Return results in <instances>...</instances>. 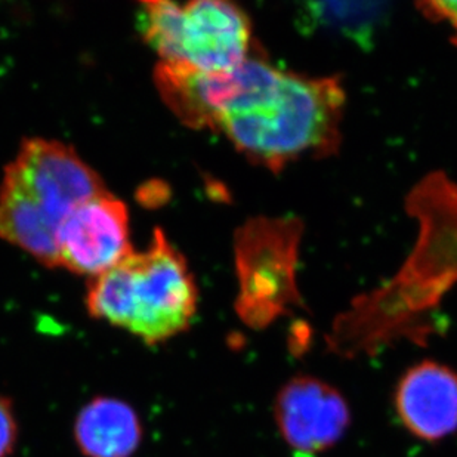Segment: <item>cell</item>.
Here are the masks:
<instances>
[{
    "label": "cell",
    "instance_id": "obj_1",
    "mask_svg": "<svg viewBox=\"0 0 457 457\" xmlns=\"http://www.w3.org/2000/svg\"><path fill=\"white\" fill-rule=\"evenodd\" d=\"M406 211L418 240L395 276L353 299L333 321L326 344L344 358L375 355L402 339L425 341L441 301L457 285V182L428 173L410 190Z\"/></svg>",
    "mask_w": 457,
    "mask_h": 457
},
{
    "label": "cell",
    "instance_id": "obj_2",
    "mask_svg": "<svg viewBox=\"0 0 457 457\" xmlns=\"http://www.w3.org/2000/svg\"><path fill=\"white\" fill-rule=\"evenodd\" d=\"M229 78L215 130L251 163L278 173L306 154H337L346 104L341 76H306L251 55Z\"/></svg>",
    "mask_w": 457,
    "mask_h": 457
},
{
    "label": "cell",
    "instance_id": "obj_3",
    "mask_svg": "<svg viewBox=\"0 0 457 457\" xmlns=\"http://www.w3.org/2000/svg\"><path fill=\"white\" fill-rule=\"evenodd\" d=\"M199 290L186 258L162 229L152 246L92 278L87 308L94 319L125 328L148 345L190 328Z\"/></svg>",
    "mask_w": 457,
    "mask_h": 457
},
{
    "label": "cell",
    "instance_id": "obj_4",
    "mask_svg": "<svg viewBox=\"0 0 457 457\" xmlns=\"http://www.w3.org/2000/svg\"><path fill=\"white\" fill-rule=\"evenodd\" d=\"M137 24L162 64L200 73H228L251 56L252 21L224 0L143 2Z\"/></svg>",
    "mask_w": 457,
    "mask_h": 457
},
{
    "label": "cell",
    "instance_id": "obj_5",
    "mask_svg": "<svg viewBox=\"0 0 457 457\" xmlns=\"http://www.w3.org/2000/svg\"><path fill=\"white\" fill-rule=\"evenodd\" d=\"M303 233V220L295 216H256L236 231L238 295L234 308L249 328H268L303 305L296 281Z\"/></svg>",
    "mask_w": 457,
    "mask_h": 457
},
{
    "label": "cell",
    "instance_id": "obj_6",
    "mask_svg": "<svg viewBox=\"0 0 457 457\" xmlns=\"http://www.w3.org/2000/svg\"><path fill=\"white\" fill-rule=\"evenodd\" d=\"M4 177L21 188L56 229L70 212L105 191L98 173L73 148L49 139L24 141Z\"/></svg>",
    "mask_w": 457,
    "mask_h": 457
},
{
    "label": "cell",
    "instance_id": "obj_7",
    "mask_svg": "<svg viewBox=\"0 0 457 457\" xmlns=\"http://www.w3.org/2000/svg\"><path fill=\"white\" fill-rule=\"evenodd\" d=\"M134 253L128 207L103 191L70 212L58 229L60 267L92 278Z\"/></svg>",
    "mask_w": 457,
    "mask_h": 457
},
{
    "label": "cell",
    "instance_id": "obj_8",
    "mask_svg": "<svg viewBox=\"0 0 457 457\" xmlns=\"http://www.w3.org/2000/svg\"><path fill=\"white\" fill-rule=\"evenodd\" d=\"M274 418L290 449L303 456L323 453L350 427V407L332 385L312 376H296L280 389Z\"/></svg>",
    "mask_w": 457,
    "mask_h": 457
},
{
    "label": "cell",
    "instance_id": "obj_9",
    "mask_svg": "<svg viewBox=\"0 0 457 457\" xmlns=\"http://www.w3.org/2000/svg\"><path fill=\"white\" fill-rule=\"evenodd\" d=\"M403 425L420 440L438 441L457 429V373L422 361L403 376L395 393Z\"/></svg>",
    "mask_w": 457,
    "mask_h": 457
},
{
    "label": "cell",
    "instance_id": "obj_10",
    "mask_svg": "<svg viewBox=\"0 0 457 457\" xmlns=\"http://www.w3.org/2000/svg\"><path fill=\"white\" fill-rule=\"evenodd\" d=\"M138 414L114 398H96L79 413L74 436L87 457H130L141 441Z\"/></svg>",
    "mask_w": 457,
    "mask_h": 457
},
{
    "label": "cell",
    "instance_id": "obj_11",
    "mask_svg": "<svg viewBox=\"0 0 457 457\" xmlns=\"http://www.w3.org/2000/svg\"><path fill=\"white\" fill-rule=\"evenodd\" d=\"M0 238L30 253L46 267H60L58 229L4 175L0 184Z\"/></svg>",
    "mask_w": 457,
    "mask_h": 457
},
{
    "label": "cell",
    "instance_id": "obj_12",
    "mask_svg": "<svg viewBox=\"0 0 457 457\" xmlns=\"http://www.w3.org/2000/svg\"><path fill=\"white\" fill-rule=\"evenodd\" d=\"M389 8L385 2H310L299 11V22L305 30L330 31L358 48L371 49Z\"/></svg>",
    "mask_w": 457,
    "mask_h": 457
},
{
    "label": "cell",
    "instance_id": "obj_13",
    "mask_svg": "<svg viewBox=\"0 0 457 457\" xmlns=\"http://www.w3.org/2000/svg\"><path fill=\"white\" fill-rule=\"evenodd\" d=\"M18 428L12 404L8 398L0 395V457H9L15 449Z\"/></svg>",
    "mask_w": 457,
    "mask_h": 457
},
{
    "label": "cell",
    "instance_id": "obj_14",
    "mask_svg": "<svg viewBox=\"0 0 457 457\" xmlns=\"http://www.w3.org/2000/svg\"><path fill=\"white\" fill-rule=\"evenodd\" d=\"M423 17L434 22H447L453 29L452 44L457 46V2H420L416 4Z\"/></svg>",
    "mask_w": 457,
    "mask_h": 457
}]
</instances>
